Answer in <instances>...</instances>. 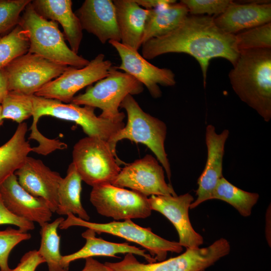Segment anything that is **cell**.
<instances>
[{"label": "cell", "instance_id": "23", "mask_svg": "<svg viewBox=\"0 0 271 271\" xmlns=\"http://www.w3.org/2000/svg\"><path fill=\"white\" fill-rule=\"evenodd\" d=\"M96 232L91 229H87L82 233L86 240L85 245L78 251L67 255L63 256L64 264L69 269L70 263L80 258L93 256H110L116 257L118 253H132L145 258L148 263L156 262V259L150 254L146 253V250L142 249L127 243H114L97 238Z\"/></svg>", "mask_w": 271, "mask_h": 271}, {"label": "cell", "instance_id": "6", "mask_svg": "<svg viewBox=\"0 0 271 271\" xmlns=\"http://www.w3.org/2000/svg\"><path fill=\"white\" fill-rule=\"evenodd\" d=\"M230 250L229 241L221 238L207 247L186 248L180 255L158 262L143 263L134 254L126 253L119 262L104 264L111 271H205Z\"/></svg>", "mask_w": 271, "mask_h": 271}, {"label": "cell", "instance_id": "22", "mask_svg": "<svg viewBox=\"0 0 271 271\" xmlns=\"http://www.w3.org/2000/svg\"><path fill=\"white\" fill-rule=\"evenodd\" d=\"M121 36L120 42L138 50L142 46L149 10L140 6L135 0L113 1Z\"/></svg>", "mask_w": 271, "mask_h": 271}, {"label": "cell", "instance_id": "31", "mask_svg": "<svg viewBox=\"0 0 271 271\" xmlns=\"http://www.w3.org/2000/svg\"><path fill=\"white\" fill-rule=\"evenodd\" d=\"M235 36L239 51L271 49V22L243 31Z\"/></svg>", "mask_w": 271, "mask_h": 271}, {"label": "cell", "instance_id": "34", "mask_svg": "<svg viewBox=\"0 0 271 271\" xmlns=\"http://www.w3.org/2000/svg\"><path fill=\"white\" fill-rule=\"evenodd\" d=\"M189 15L216 17L223 13L232 1L230 0H181Z\"/></svg>", "mask_w": 271, "mask_h": 271}, {"label": "cell", "instance_id": "13", "mask_svg": "<svg viewBox=\"0 0 271 271\" xmlns=\"http://www.w3.org/2000/svg\"><path fill=\"white\" fill-rule=\"evenodd\" d=\"M112 185L127 187L146 197L177 195L172 185L165 180L164 170L158 160L151 155L127 164L121 169Z\"/></svg>", "mask_w": 271, "mask_h": 271}, {"label": "cell", "instance_id": "28", "mask_svg": "<svg viewBox=\"0 0 271 271\" xmlns=\"http://www.w3.org/2000/svg\"><path fill=\"white\" fill-rule=\"evenodd\" d=\"M258 198L257 193L244 191L230 183L223 177L218 181L212 196V199L228 203L243 217L250 215L252 209Z\"/></svg>", "mask_w": 271, "mask_h": 271}, {"label": "cell", "instance_id": "20", "mask_svg": "<svg viewBox=\"0 0 271 271\" xmlns=\"http://www.w3.org/2000/svg\"><path fill=\"white\" fill-rule=\"evenodd\" d=\"M213 18L219 29L228 34L235 35L241 31L270 23V1L239 3L232 1L223 13Z\"/></svg>", "mask_w": 271, "mask_h": 271}, {"label": "cell", "instance_id": "18", "mask_svg": "<svg viewBox=\"0 0 271 271\" xmlns=\"http://www.w3.org/2000/svg\"><path fill=\"white\" fill-rule=\"evenodd\" d=\"M228 129L217 133L215 127L209 124L206 128L205 142L207 149V158L204 170L198 179L197 197L191 204L193 209L202 203L212 200L213 191L222 176L223 158L226 141L229 136Z\"/></svg>", "mask_w": 271, "mask_h": 271}, {"label": "cell", "instance_id": "3", "mask_svg": "<svg viewBox=\"0 0 271 271\" xmlns=\"http://www.w3.org/2000/svg\"><path fill=\"white\" fill-rule=\"evenodd\" d=\"M18 25L24 30L29 40L28 53L76 68H82L89 64V61L74 53L67 46L57 23L49 21L39 15L31 2L24 10Z\"/></svg>", "mask_w": 271, "mask_h": 271}, {"label": "cell", "instance_id": "27", "mask_svg": "<svg viewBox=\"0 0 271 271\" xmlns=\"http://www.w3.org/2000/svg\"><path fill=\"white\" fill-rule=\"evenodd\" d=\"M64 220L58 217L51 223L41 226V243L38 253L47 262L49 271H68L60 251V237L58 233L60 224Z\"/></svg>", "mask_w": 271, "mask_h": 271}, {"label": "cell", "instance_id": "37", "mask_svg": "<svg viewBox=\"0 0 271 271\" xmlns=\"http://www.w3.org/2000/svg\"><path fill=\"white\" fill-rule=\"evenodd\" d=\"M45 262L37 250L29 251L22 257L17 266L11 271H35L41 264Z\"/></svg>", "mask_w": 271, "mask_h": 271}, {"label": "cell", "instance_id": "41", "mask_svg": "<svg viewBox=\"0 0 271 271\" xmlns=\"http://www.w3.org/2000/svg\"><path fill=\"white\" fill-rule=\"evenodd\" d=\"M4 122V119H3L2 117V107L1 105L0 104V127L2 125Z\"/></svg>", "mask_w": 271, "mask_h": 271}, {"label": "cell", "instance_id": "9", "mask_svg": "<svg viewBox=\"0 0 271 271\" xmlns=\"http://www.w3.org/2000/svg\"><path fill=\"white\" fill-rule=\"evenodd\" d=\"M67 216V218L60 224L61 229L77 226L92 229L98 234L106 233L115 235L141 245L156 261L165 260L169 252L180 253L183 251V247L178 242L165 239L155 234L151 228L141 227L131 219L98 223L84 220L72 214Z\"/></svg>", "mask_w": 271, "mask_h": 271}, {"label": "cell", "instance_id": "12", "mask_svg": "<svg viewBox=\"0 0 271 271\" xmlns=\"http://www.w3.org/2000/svg\"><path fill=\"white\" fill-rule=\"evenodd\" d=\"M112 66V62L105 60L103 54H99L84 67L68 66L60 76L44 85L34 95L71 103L78 91L107 76Z\"/></svg>", "mask_w": 271, "mask_h": 271}, {"label": "cell", "instance_id": "7", "mask_svg": "<svg viewBox=\"0 0 271 271\" xmlns=\"http://www.w3.org/2000/svg\"><path fill=\"white\" fill-rule=\"evenodd\" d=\"M33 103V124L37 125L44 115L74 122L80 125L88 137L100 138L107 142L125 125L123 121L102 118L94 113L95 108L80 106L72 103H64L56 99L35 95L31 96Z\"/></svg>", "mask_w": 271, "mask_h": 271}, {"label": "cell", "instance_id": "16", "mask_svg": "<svg viewBox=\"0 0 271 271\" xmlns=\"http://www.w3.org/2000/svg\"><path fill=\"white\" fill-rule=\"evenodd\" d=\"M20 185L35 197L45 200L53 213L58 207V190L62 178L43 162L27 157L14 173Z\"/></svg>", "mask_w": 271, "mask_h": 271}, {"label": "cell", "instance_id": "2", "mask_svg": "<svg viewBox=\"0 0 271 271\" xmlns=\"http://www.w3.org/2000/svg\"><path fill=\"white\" fill-rule=\"evenodd\" d=\"M228 74L232 87L241 100L266 122L271 119V49L239 51Z\"/></svg>", "mask_w": 271, "mask_h": 271}, {"label": "cell", "instance_id": "11", "mask_svg": "<svg viewBox=\"0 0 271 271\" xmlns=\"http://www.w3.org/2000/svg\"><path fill=\"white\" fill-rule=\"evenodd\" d=\"M90 201L98 213L115 220L145 218L152 211L148 197L111 184L93 187Z\"/></svg>", "mask_w": 271, "mask_h": 271}, {"label": "cell", "instance_id": "40", "mask_svg": "<svg viewBox=\"0 0 271 271\" xmlns=\"http://www.w3.org/2000/svg\"><path fill=\"white\" fill-rule=\"evenodd\" d=\"M8 92L7 78L3 68L0 70V104L2 103Z\"/></svg>", "mask_w": 271, "mask_h": 271}, {"label": "cell", "instance_id": "8", "mask_svg": "<svg viewBox=\"0 0 271 271\" xmlns=\"http://www.w3.org/2000/svg\"><path fill=\"white\" fill-rule=\"evenodd\" d=\"M72 158L82 181L92 187L111 184L121 169L120 160L108 142L97 137L79 140L73 147Z\"/></svg>", "mask_w": 271, "mask_h": 271}, {"label": "cell", "instance_id": "14", "mask_svg": "<svg viewBox=\"0 0 271 271\" xmlns=\"http://www.w3.org/2000/svg\"><path fill=\"white\" fill-rule=\"evenodd\" d=\"M108 43L117 52L121 63L115 66L118 70L128 74L145 86L155 98L161 96L159 85L173 86L176 84L174 72L167 68H160L150 62L135 50L120 42L109 41Z\"/></svg>", "mask_w": 271, "mask_h": 271}, {"label": "cell", "instance_id": "26", "mask_svg": "<svg viewBox=\"0 0 271 271\" xmlns=\"http://www.w3.org/2000/svg\"><path fill=\"white\" fill-rule=\"evenodd\" d=\"M81 178L74 165L71 163L66 175L62 178L58 190V207L56 212L60 215L69 214L88 221L90 217L81 202Z\"/></svg>", "mask_w": 271, "mask_h": 271}, {"label": "cell", "instance_id": "4", "mask_svg": "<svg viewBox=\"0 0 271 271\" xmlns=\"http://www.w3.org/2000/svg\"><path fill=\"white\" fill-rule=\"evenodd\" d=\"M120 107L127 113L126 124L108 142L112 152L116 154L117 143L124 139L147 146L161 164L170 182V165L165 149L167 126L165 122L145 112L132 95H127Z\"/></svg>", "mask_w": 271, "mask_h": 271}, {"label": "cell", "instance_id": "39", "mask_svg": "<svg viewBox=\"0 0 271 271\" xmlns=\"http://www.w3.org/2000/svg\"><path fill=\"white\" fill-rule=\"evenodd\" d=\"M135 2L142 8L146 10H152L161 5L173 3L175 0H135Z\"/></svg>", "mask_w": 271, "mask_h": 271}, {"label": "cell", "instance_id": "35", "mask_svg": "<svg viewBox=\"0 0 271 271\" xmlns=\"http://www.w3.org/2000/svg\"><path fill=\"white\" fill-rule=\"evenodd\" d=\"M30 129L31 132L29 139L35 140L39 143L38 147L32 148V152L46 156L56 150L67 148V145L59 140L49 139L44 137L39 132L37 125H32Z\"/></svg>", "mask_w": 271, "mask_h": 271}, {"label": "cell", "instance_id": "30", "mask_svg": "<svg viewBox=\"0 0 271 271\" xmlns=\"http://www.w3.org/2000/svg\"><path fill=\"white\" fill-rule=\"evenodd\" d=\"M31 96L16 91H9L1 104L3 119H11L20 124L32 116Z\"/></svg>", "mask_w": 271, "mask_h": 271}, {"label": "cell", "instance_id": "32", "mask_svg": "<svg viewBox=\"0 0 271 271\" xmlns=\"http://www.w3.org/2000/svg\"><path fill=\"white\" fill-rule=\"evenodd\" d=\"M31 235L20 229L8 227L0 230V270L11 271L8 258L12 250L19 243L30 239Z\"/></svg>", "mask_w": 271, "mask_h": 271}, {"label": "cell", "instance_id": "24", "mask_svg": "<svg viewBox=\"0 0 271 271\" xmlns=\"http://www.w3.org/2000/svg\"><path fill=\"white\" fill-rule=\"evenodd\" d=\"M188 15L187 8L181 1L163 5L150 10L145 27L143 44L152 38L170 32Z\"/></svg>", "mask_w": 271, "mask_h": 271}, {"label": "cell", "instance_id": "15", "mask_svg": "<svg viewBox=\"0 0 271 271\" xmlns=\"http://www.w3.org/2000/svg\"><path fill=\"white\" fill-rule=\"evenodd\" d=\"M187 193L180 196L152 195L148 198L152 210L165 216L175 227L179 243L186 248H198L203 243V238L193 228L189 216V209L194 201Z\"/></svg>", "mask_w": 271, "mask_h": 271}, {"label": "cell", "instance_id": "25", "mask_svg": "<svg viewBox=\"0 0 271 271\" xmlns=\"http://www.w3.org/2000/svg\"><path fill=\"white\" fill-rule=\"evenodd\" d=\"M27 124L22 122L8 142L0 147V185L14 174L32 152L29 142L26 139Z\"/></svg>", "mask_w": 271, "mask_h": 271}, {"label": "cell", "instance_id": "1", "mask_svg": "<svg viewBox=\"0 0 271 271\" xmlns=\"http://www.w3.org/2000/svg\"><path fill=\"white\" fill-rule=\"evenodd\" d=\"M142 46V55L147 60L169 53H184L193 57L200 65L204 87L211 59L222 58L233 66L239 54L235 35L219 29L213 17L207 15L189 14L176 28Z\"/></svg>", "mask_w": 271, "mask_h": 271}, {"label": "cell", "instance_id": "36", "mask_svg": "<svg viewBox=\"0 0 271 271\" xmlns=\"http://www.w3.org/2000/svg\"><path fill=\"white\" fill-rule=\"evenodd\" d=\"M11 224L28 232L35 229L33 222L19 217L10 212L5 207L0 195V225Z\"/></svg>", "mask_w": 271, "mask_h": 271}, {"label": "cell", "instance_id": "21", "mask_svg": "<svg viewBox=\"0 0 271 271\" xmlns=\"http://www.w3.org/2000/svg\"><path fill=\"white\" fill-rule=\"evenodd\" d=\"M31 4L35 11L48 20L58 22L62 26L64 36L71 49L78 54L83 37V29L72 9L71 0H35Z\"/></svg>", "mask_w": 271, "mask_h": 271}, {"label": "cell", "instance_id": "38", "mask_svg": "<svg viewBox=\"0 0 271 271\" xmlns=\"http://www.w3.org/2000/svg\"><path fill=\"white\" fill-rule=\"evenodd\" d=\"M81 271H111L104 263H102L93 257L85 258V264Z\"/></svg>", "mask_w": 271, "mask_h": 271}, {"label": "cell", "instance_id": "17", "mask_svg": "<svg viewBox=\"0 0 271 271\" xmlns=\"http://www.w3.org/2000/svg\"><path fill=\"white\" fill-rule=\"evenodd\" d=\"M0 195L4 205L14 215L41 226L51 220L52 212L48 203L25 190L15 174L0 185Z\"/></svg>", "mask_w": 271, "mask_h": 271}, {"label": "cell", "instance_id": "19", "mask_svg": "<svg viewBox=\"0 0 271 271\" xmlns=\"http://www.w3.org/2000/svg\"><path fill=\"white\" fill-rule=\"evenodd\" d=\"M75 14L83 30L95 36L102 44L121 41L113 1L86 0Z\"/></svg>", "mask_w": 271, "mask_h": 271}, {"label": "cell", "instance_id": "33", "mask_svg": "<svg viewBox=\"0 0 271 271\" xmlns=\"http://www.w3.org/2000/svg\"><path fill=\"white\" fill-rule=\"evenodd\" d=\"M30 0H0V34L18 25L21 16Z\"/></svg>", "mask_w": 271, "mask_h": 271}, {"label": "cell", "instance_id": "29", "mask_svg": "<svg viewBox=\"0 0 271 271\" xmlns=\"http://www.w3.org/2000/svg\"><path fill=\"white\" fill-rule=\"evenodd\" d=\"M29 48V40L18 25L8 34L0 37V70L16 58L28 53Z\"/></svg>", "mask_w": 271, "mask_h": 271}, {"label": "cell", "instance_id": "5", "mask_svg": "<svg viewBox=\"0 0 271 271\" xmlns=\"http://www.w3.org/2000/svg\"><path fill=\"white\" fill-rule=\"evenodd\" d=\"M143 90L141 82L112 66L107 76L94 85L88 86L84 93L75 96L71 103L99 108L102 110L99 116L102 118L123 121L125 114L118 110L121 103L127 95L139 94Z\"/></svg>", "mask_w": 271, "mask_h": 271}, {"label": "cell", "instance_id": "10", "mask_svg": "<svg viewBox=\"0 0 271 271\" xmlns=\"http://www.w3.org/2000/svg\"><path fill=\"white\" fill-rule=\"evenodd\" d=\"M68 67L28 52L15 59L4 69L9 91L31 95L60 76Z\"/></svg>", "mask_w": 271, "mask_h": 271}]
</instances>
